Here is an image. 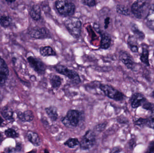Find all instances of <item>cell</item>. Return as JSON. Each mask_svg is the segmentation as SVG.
Masks as SVG:
<instances>
[{"label": "cell", "mask_w": 154, "mask_h": 153, "mask_svg": "<svg viewBox=\"0 0 154 153\" xmlns=\"http://www.w3.org/2000/svg\"><path fill=\"white\" fill-rule=\"evenodd\" d=\"M146 152L152 153L154 152V140L150 143L148 146Z\"/></svg>", "instance_id": "cell-34"}, {"label": "cell", "mask_w": 154, "mask_h": 153, "mask_svg": "<svg viewBox=\"0 0 154 153\" xmlns=\"http://www.w3.org/2000/svg\"><path fill=\"white\" fill-rule=\"evenodd\" d=\"M56 7L59 13L65 16H72L76 9L75 4L68 0H57Z\"/></svg>", "instance_id": "cell-3"}, {"label": "cell", "mask_w": 154, "mask_h": 153, "mask_svg": "<svg viewBox=\"0 0 154 153\" xmlns=\"http://www.w3.org/2000/svg\"><path fill=\"white\" fill-rule=\"evenodd\" d=\"M152 96L154 99V90L152 92Z\"/></svg>", "instance_id": "cell-39"}, {"label": "cell", "mask_w": 154, "mask_h": 153, "mask_svg": "<svg viewBox=\"0 0 154 153\" xmlns=\"http://www.w3.org/2000/svg\"><path fill=\"white\" fill-rule=\"evenodd\" d=\"M12 19L10 16L0 14V25L2 27L6 28L11 25Z\"/></svg>", "instance_id": "cell-22"}, {"label": "cell", "mask_w": 154, "mask_h": 153, "mask_svg": "<svg viewBox=\"0 0 154 153\" xmlns=\"http://www.w3.org/2000/svg\"><path fill=\"white\" fill-rule=\"evenodd\" d=\"M5 135L9 137L15 138L18 137V134H17L15 130L12 128H9L5 130Z\"/></svg>", "instance_id": "cell-28"}, {"label": "cell", "mask_w": 154, "mask_h": 153, "mask_svg": "<svg viewBox=\"0 0 154 153\" xmlns=\"http://www.w3.org/2000/svg\"><path fill=\"white\" fill-rule=\"evenodd\" d=\"M62 79L57 75H52L50 79V82L53 89H57L62 84Z\"/></svg>", "instance_id": "cell-18"}, {"label": "cell", "mask_w": 154, "mask_h": 153, "mask_svg": "<svg viewBox=\"0 0 154 153\" xmlns=\"http://www.w3.org/2000/svg\"><path fill=\"white\" fill-rule=\"evenodd\" d=\"M40 53L41 55L43 57L56 56L57 55L56 52L54 51L53 48L49 46L42 47L40 49Z\"/></svg>", "instance_id": "cell-19"}, {"label": "cell", "mask_w": 154, "mask_h": 153, "mask_svg": "<svg viewBox=\"0 0 154 153\" xmlns=\"http://www.w3.org/2000/svg\"><path fill=\"white\" fill-rule=\"evenodd\" d=\"M9 71L5 61L0 57V76L7 78Z\"/></svg>", "instance_id": "cell-20"}, {"label": "cell", "mask_w": 154, "mask_h": 153, "mask_svg": "<svg viewBox=\"0 0 154 153\" xmlns=\"http://www.w3.org/2000/svg\"><path fill=\"white\" fill-rule=\"evenodd\" d=\"M80 142L77 138H69L64 143V145L69 148L73 149L79 145Z\"/></svg>", "instance_id": "cell-23"}, {"label": "cell", "mask_w": 154, "mask_h": 153, "mask_svg": "<svg viewBox=\"0 0 154 153\" xmlns=\"http://www.w3.org/2000/svg\"><path fill=\"white\" fill-rule=\"evenodd\" d=\"M31 17L34 20L38 21L41 18V10L40 7L37 4L33 5L30 11Z\"/></svg>", "instance_id": "cell-16"}, {"label": "cell", "mask_w": 154, "mask_h": 153, "mask_svg": "<svg viewBox=\"0 0 154 153\" xmlns=\"http://www.w3.org/2000/svg\"><path fill=\"white\" fill-rule=\"evenodd\" d=\"M6 1L8 2H13L15 1V0H5Z\"/></svg>", "instance_id": "cell-37"}, {"label": "cell", "mask_w": 154, "mask_h": 153, "mask_svg": "<svg viewBox=\"0 0 154 153\" xmlns=\"http://www.w3.org/2000/svg\"><path fill=\"white\" fill-rule=\"evenodd\" d=\"M143 108L146 110H151L154 109V104L152 102H149L148 101L146 102L143 104Z\"/></svg>", "instance_id": "cell-31"}, {"label": "cell", "mask_w": 154, "mask_h": 153, "mask_svg": "<svg viewBox=\"0 0 154 153\" xmlns=\"http://www.w3.org/2000/svg\"><path fill=\"white\" fill-rule=\"evenodd\" d=\"M68 1H73V0H68Z\"/></svg>", "instance_id": "cell-41"}, {"label": "cell", "mask_w": 154, "mask_h": 153, "mask_svg": "<svg viewBox=\"0 0 154 153\" xmlns=\"http://www.w3.org/2000/svg\"><path fill=\"white\" fill-rule=\"evenodd\" d=\"M116 11L119 14L128 16L130 14L129 10L125 5H118L116 7Z\"/></svg>", "instance_id": "cell-26"}, {"label": "cell", "mask_w": 154, "mask_h": 153, "mask_svg": "<svg viewBox=\"0 0 154 153\" xmlns=\"http://www.w3.org/2000/svg\"><path fill=\"white\" fill-rule=\"evenodd\" d=\"M4 122V120L0 116V125L2 124L3 122Z\"/></svg>", "instance_id": "cell-38"}, {"label": "cell", "mask_w": 154, "mask_h": 153, "mask_svg": "<svg viewBox=\"0 0 154 153\" xmlns=\"http://www.w3.org/2000/svg\"><path fill=\"white\" fill-rule=\"evenodd\" d=\"M148 7L147 0H137L132 6V11L137 19H142Z\"/></svg>", "instance_id": "cell-7"}, {"label": "cell", "mask_w": 154, "mask_h": 153, "mask_svg": "<svg viewBox=\"0 0 154 153\" xmlns=\"http://www.w3.org/2000/svg\"><path fill=\"white\" fill-rule=\"evenodd\" d=\"M120 61L125 65L127 68L129 70L134 71L136 67V64L132 57L125 52L120 53L119 56Z\"/></svg>", "instance_id": "cell-10"}, {"label": "cell", "mask_w": 154, "mask_h": 153, "mask_svg": "<svg viewBox=\"0 0 154 153\" xmlns=\"http://www.w3.org/2000/svg\"><path fill=\"white\" fill-rule=\"evenodd\" d=\"M99 88L106 97L116 101H122L125 98L124 93L111 85L100 84L99 85Z\"/></svg>", "instance_id": "cell-2"}, {"label": "cell", "mask_w": 154, "mask_h": 153, "mask_svg": "<svg viewBox=\"0 0 154 153\" xmlns=\"http://www.w3.org/2000/svg\"><path fill=\"white\" fill-rule=\"evenodd\" d=\"M111 43V39L110 36L106 33L101 35L100 48L102 49H108L110 47Z\"/></svg>", "instance_id": "cell-17"}, {"label": "cell", "mask_w": 154, "mask_h": 153, "mask_svg": "<svg viewBox=\"0 0 154 153\" xmlns=\"http://www.w3.org/2000/svg\"><path fill=\"white\" fill-rule=\"evenodd\" d=\"M65 24L67 29L72 36L75 38L80 37L82 23L79 19L76 17H70L65 21Z\"/></svg>", "instance_id": "cell-5"}, {"label": "cell", "mask_w": 154, "mask_h": 153, "mask_svg": "<svg viewBox=\"0 0 154 153\" xmlns=\"http://www.w3.org/2000/svg\"><path fill=\"white\" fill-rule=\"evenodd\" d=\"M140 60L142 63L147 66H150L149 61V52L148 49L145 48H143V51L140 57Z\"/></svg>", "instance_id": "cell-24"}, {"label": "cell", "mask_w": 154, "mask_h": 153, "mask_svg": "<svg viewBox=\"0 0 154 153\" xmlns=\"http://www.w3.org/2000/svg\"><path fill=\"white\" fill-rule=\"evenodd\" d=\"M28 61L32 69L40 75L44 74L46 72V65L41 60L32 56L28 57Z\"/></svg>", "instance_id": "cell-8"}, {"label": "cell", "mask_w": 154, "mask_h": 153, "mask_svg": "<svg viewBox=\"0 0 154 153\" xmlns=\"http://www.w3.org/2000/svg\"><path fill=\"white\" fill-rule=\"evenodd\" d=\"M2 114L4 118L7 120H11L13 118V111L9 107H5L3 108Z\"/></svg>", "instance_id": "cell-21"}, {"label": "cell", "mask_w": 154, "mask_h": 153, "mask_svg": "<svg viewBox=\"0 0 154 153\" xmlns=\"http://www.w3.org/2000/svg\"><path fill=\"white\" fill-rule=\"evenodd\" d=\"M117 120L119 123H122V124L126 123V122L128 121L127 119H126V118L125 117H119L118 119Z\"/></svg>", "instance_id": "cell-35"}, {"label": "cell", "mask_w": 154, "mask_h": 153, "mask_svg": "<svg viewBox=\"0 0 154 153\" xmlns=\"http://www.w3.org/2000/svg\"><path fill=\"white\" fill-rule=\"evenodd\" d=\"M132 30L135 35L140 39L143 40L144 38L145 35L142 31L139 30V29L136 26V25H133L132 27Z\"/></svg>", "instance_id": "cell-27"}, {"label": "cell", "mask_w": 154, "mask_h": 153, "mask_svg": "<svg viewBox=\"0 0 154 153\" xmlns=\"http://www.w3.org/2000/svg\"><path fill=\"white\" fill-rule=\"evenodd\" d=\"M128 46H129V48L132 52H134V53L138 52V48L136 45H134V44L129 42L128 43Z\"/></svg>", "instance_id": "cell-33"}, {"label": "cell", "mask_w": 154, "mask_h": 153, "mask_svg": "<svg viewBox=\"0 0 154 153\" xmlns=\"http://www.w3.org/2000/svg\"><path fill=\"white\" fill-rule=\"evenodd\" d=\"M144 22L148 28L154 31V4L150 6Z\"/></svg>", "instance_id": "cell-12"}, {"label": "cell", "mask_w": 154, "mask_h": 153, "mask_svg": "<svg viewBox=\"0 0 154 153\" xmlns=\"http://www.w3.org/2000/svg\"><path fill=\"white\" fill-rule=\"evenodd\" d=\"M147 119L146 127L154 129V109L151 110Z\"/></svg>", "instance_id": "cell-25"}, {"label": "cell", "mask_w": 154, "mask_h": 153, "mask_svg": "<svg viewBox=\"0 0 154 153\" xmlns=\"http://www.w3.org/2000/svg\"><path fill=\"white\" fill-rule=\"evenodd\" d=\"M17 116L19 119L23 122H30L34 119L33 112L30 110H27L24 112L19 111L17 113Z\"/></svg>", "instance_id": "cell-13"}, {"label": "cell", "mask_w": 154, "mask_h": 153, "mask_svg": "<svg viewBox=\"0 0 154 153\" xmlns=\"http://www.w3.org/2000/svg\"><path fill=\"white\" fill-rule=\"evenodd\" d=\"M27 137L29 141L35 146H39L41 145V140L37 133L29 131L27 133Z\"/></svg>", "instance_id": "cell-15"}, {"label": "cell", "mask_w": 154, "mask_h": 153, "mask_svg": "<svg viewBox=\"0 0 154 153\" xmlns=\"http://www.w3.org/2000/svg\"><path fill=\"white\" fill-rule=\"evenodd\" d=\"M147 101L145 97L141 93H134L132 95L131 99V106L133 108H137L140 106H143Z\"/></svg>", "instance_id": "cell-11"}, {"label": "cell", "mask_w": 154, "mask_h": 153, "mask_svg": "<svg viewBox=\"0 0 154 153\" xmlns=\"http://www.w3.org/2000/svg\"><path fill=\"white\" fill-rule=\"evenodd\" d=\"M122 150L120 147H115L112 148V150L110 151L111 153H119L121 152Z\"/></svg>", "instance_id": "cell-36"}, {"label": "cell", "mask_w": 154, "mask_h": 153, "mask_svg": "<svg viewBox=\"0 0 154 153\" xmlns=\"http://www.w3.org/2000/svg\"><path fill=\"white\" fill-rule=\"evenodd\" d=\"M147 119L140 118L135 121V124L140 127L146 126Z\"/></svg>", "instance_id": "cell-29"}, {"label": "cell", "mask_w": 154, "mask_h": 153, "mask_svg": "<svg viewBox=\"0 0 154 153\" xmlns=\"http://www.w3.org/2000/svg\"><path fill=\"white\" fill-rule=\"evenodd\" d=\"M54 67L57 72L67 77L72 83L78 84L81 82L79 75L74 70H71L67 66L60 64L57 65Z\"/></svg>", "instance_id": "cell-4"}, {"label": "cell", "mask_w": 154, "mask_h": 153, "mask_svg": "<svg viewBox=\"0 0 154 153\" xmlns=\"http://www.w3.org/2000/svg\"><path fill=\"white\" fill-rule=\"evenodd\" d=\"M45 111L52 122H56L58 118L57 109L54 106H50L45 108Z\"/></svg>", "instance_id": "cell-14"}, {"label": "cell", "mask_w": 154, "mask_h": 153, "mask_svg": "<svg viewBox=\"0 0 154 153\" xmlns=\"http://www.w3.org/2000/svg\"><path fill=\"white\" fill-rule=\"evenodd\" d=\"M82 118L80 111L76 110H69L66 115L61 119L62 124L69 128L76 127L79 124Z\"/></svg>", "instance_id": "cell-1"}, {"label": "cell", "mask_w": 154, "mask_h": 153, "mask_svg": "<svg viewBox=\"0 0 154 153\" xmlns=\"http://www.w3.org/2000/svg\"><path fill=\"white\" fill-rule=\"evenodd\" d=\"M30 36L33 38H46L50 37V33L48 31L44 28L36 27L32 29L29 32Z\"/></svg>", "instance_id": "cell-9"}, {"label": "cell", "mask_w": 154, "mask_h": 153, "mask_svg": "<svg viewBox=\"0 0 154 153\" xmlns=\"http://www.w3.org/2000/svg\"><path fill=\"white\" fill-rule=\"evenodd\" d=\"M82 1L84 4L89 7H93L96 4L95 0H82Z\"/></svg>", "instance_id": "cell-32"}, {"label": "cell", "mask_w": 154, "mask_h": 153, "mask_svg": "<svg viewBox=\"0 0 154 153\" xmlns=\"http://www.w3.org/2000/svg\"><path fill=\"white\" fill-rule=\"evenodd\" d=\"M96 142V134L94 131L88 130L80 142V147L82 150L84 151L90 150L95 145Z\"/></svg>", "instance_id": "cell-6"}, {"label": "cell", "mask_w": 154, "mask_h": 153, "mask_svg": "<svg viewBox=\"0 0 154 153\" xmlns=\"http://www.w3.org/2000/svg\"><path fill=\"white\" fill-rule=\"evenodd\" d=\"M2 134H1V133H0V142H1V140H2Z\"/></svg>", "instance_id": "cell-40"}, {"label": "cell", "mask_w": 154, "mask_h": 153, "mask_svg": "<svg viewBox=\"0 0 154 153\" xmlns=\"http://www.w3.org/2000/svg\"><path fill=\"white\" fill-rule=\"evenodd\" d=\"M107 125V122H103L98 124L95 126V130L97 132L101 133L105 130V128L106 127Z\"/></svg>", "instance_id": "cell-30"}]
</instances>
